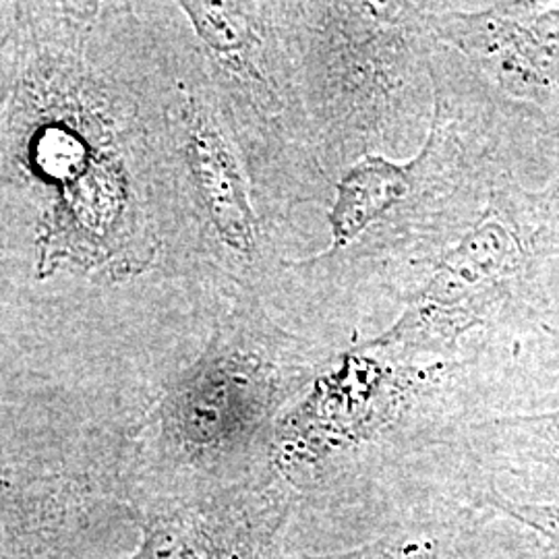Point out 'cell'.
<instances>
[{
  "instance_id": "cell-7",
  "label": "cell",
  "mask_w": 559,
  "mask_h": 559,
  "mask_svg": "<svg viewBox=\"0 0 559 559\" xmlns=\"http://www.w3.org/2000/svg\"><path fill=\"white\" fill-rule=\"evenodd\" d=\"M185 138L189 168L221 239L240 253L253 251L255 216L247 182L216 120L200 104L187 110Z\"/></svg>"
},
{
  "instance_id": "cell-11",
  "label": "cell",
  "mask_w": 559,
  "mask_h": 559,
  "mask_svg": "<svg viewBox=\"0 0 559 559\" xmlns=\"http://www.w3.org/2000/svg\"><path fill=\"white\" fill-rule=\"evenodd\" d=\"M485 503L496 510L501 516L520 526L533 531L537 537L547 540L556 551H559V500L556 501H520L506 498L498 491L496 483H491Z\"/></svg>"
},
{
  "instance_id": "cell-10",
  "label": "cell",
  "mask_w": 559,
  "mask_h": 559,
  "mask_svg": "<svg viewBox=\"0 0 559 559\" xmlns=\"http://www.w3.org/2000/svg\"><path fill=\"white\" fill-rule=\"evenodd\" d=\"M185 13L191 17L201 40L212 48L218 59L242 78L260 80V71L253 64L251 32L240 23V15L230 4L212 2H182Z\"/></svg>"
},
{
  "instance_id": "cell-2",
  "label": "cell",
  "mask_w": 559,
  "mask_h": 559,
  "mask_svg": "<svg viewBox=\"0 0 559 559\" xmlns=\"http://www.w3.org/2000/svg\"><path fill=\"white\" fill-rule=\"evenodd\" d=\"M313 376L251 340H216L162 400V440L173 456L203 471L258 454L267 462L282 406Z\"/></svg>"
},
{
  "instance_id": "cell-4",
  "label": "cell",
  "mask_w": 559,
  "mask_h": 559,
  "mask_svg": "<svg viewBox=\"0 0 559 559\" xmlns=\"http://www.w3.org/2000/svg\"><path fill=\"white\" fill-rule=\"evenodd\" d=\"M295 512L293 491L267 468L233 500L182 506L147 520L129 559H276Z\"/></svg>"
},
{
  "instance_id": "cell-5",
  "label": "cell",
  "mask_w": 559,
  "mask_h": 559,
  "mask_svg": "<svg viewBox=\"0 0 559 559\" xmlns=\"http://www.w3.org/2000/svg\"><path fill=\"white\" fill-rule=\"evenodd\" d=\"M448 38L479 60L520 100L547 106L559 98V4L516 2L443 17Z\"/></svg>"
},
{
  "instance_id": "cell-6",
  "label": "cell",
  "mask_w": 559,
  "mask_h": 559,
  "mask_svg": "<svg viewBox=\"0 0 559 559\" xmlns=\"http://www.w3.org/2000/svg\"><path fill=\"white\" fill-rule=\"evenodd\" d=\"M496 510L477 503H448L400 520L373 539L321 554L276 559H531L500 545L487 524Z\"/></svg>"
},
{
  "instance_id": "cell-8",
  "label": "cell",
  "mask_w": 559,
  "mask_h": 559,
  "mask_svg": "<svg viewBox=\"0 0 559 559\" xmlns=\"http://www.w3.org/2000/svg\"><path fill=\"white\" fill-rule=\"evenodd\" d=\"M471 440L480 456L514 475L559 480V408L480 420L471 425Z\"/></svg>"
},
{
  "instance_id": "cell-3",
  "label": "cell",
  "mask_w": 559,
  "mask_h": 559,
  "mask_svg": "<svg viewBox=\"0 0 559 559\" xmlns=\"http://www.w3.org/2000/svg\"><path fill=\"white\" fill-rule=\"evenodd\" d=\"M526 258L512 226L501 221L480 224L440 261L399 325L360 348L404 344L431 350L448 344L508 297L510 282L522 274Z\"/></svg>"
},
{
  "instance_id": "cell-9",
  "label": "cell",
  "mask_w": 559,
  "mask_h": 559,
  "mask_svg": "<svg viewBox=\"0 0 559 559\" xmlns=\"http://www.w3.org/2000/svg\"><path fill=\"white\" fill-rule=\"evenodd\" d=\"M417 166V162L400 166L376 156L355 164L340 180L338 198L330 214L334 247L350 242L367 224L399 205L413 187Z\"/></svg>"
},
{
  "instance_id": "cell-1",
  "label": "cell",
  "mask_w": 559,
  "mask_h": 559,
  "mask_svg": "<svg viewBox=\"0 0 559 559\" xmlns=\"http://www.w3.org/2000/svg\"><path fill=\"white\" fill-rule=\"evenodd\" d=\"M440 373L360 350L320 369L282 413L267 452V468L295 496V519H332L355 459L399 429Z\"/></svg>"
}]
</instances>
